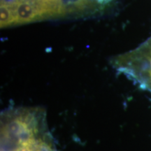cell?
Listing matches in <instances>:
<instances>
[{
    "instance_id": "cell-1",
    "label": "cell",
    "mask_w": 151,
    "mask_h": 151,
    "mask_svg": "<svg viewBox=\"0 0 151 151\" xmlns=\"http://www.w3.org/2000/svg\"><path fill=\"white\" fill-rule=\"evenodd\" d=\"M1 151H58L41 107H11L1 115Z\"/></svg>"
},
{
    "instance_id": "cell-2",
    "label": "cell",
    "mask_w": 151,
    "mask_h": 151,
    "mask_svg": "<svg viewBox=\"0 0 151 151\" xmlns=\"http://www.w3.org/2000/svg\"><path fill=\"white\" fill-rule=\"evenodd\" d=\"M109 0H1V27L55 18L87 16Z\"/></svg>"
}]
</instances>
